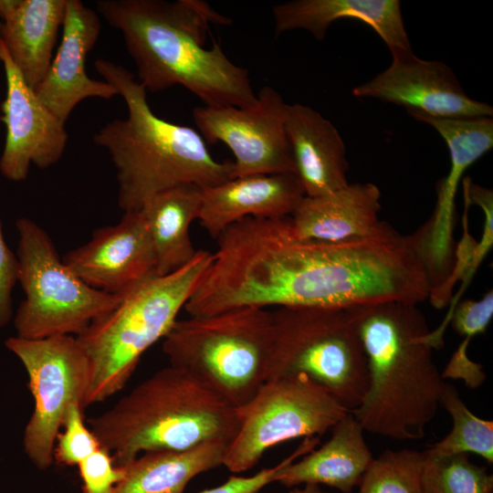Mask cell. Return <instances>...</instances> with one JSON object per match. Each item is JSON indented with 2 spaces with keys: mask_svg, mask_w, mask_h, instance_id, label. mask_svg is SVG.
Wrapping results in <instances>:
<instances>
[{
  "mask_svg": "<svg viewBox=\"0 0 493 493\" xmlns=\"http://www.w3.org/2000/svg\"><path fill=\"white\" fill-rule=\"evenodd\" d=\"M97 13L121 32L138 81L152 92L181 85L205 106L250 107L257 101L246 68L220 45L205 47L211 24L232 20L201 0H100Z\"/></svg>",
  "mask_w": 493,
  "mask_h": 493,
  "instance_id": "cell-1",
  "label": "cell"
},
{
  "mask_svg": "<svg viewBox=\"0 0 493 493\" xmlns=\"http://www.w3.org/2000/svg\"><path fill=\"white\" fill-rule=\"evenodd\" d=\"M304 196L295 173L235 177L202 190L198 220L213 238H217L246 217L290 216Z\"/></svg>",
  "mask_w": 493,
  "mask_h": 493,
  "instance_id": "cell-19",
  "label": "cell"
},
{
  "mask_svg": "<svg viewBox=\"0 0 493 493\" xmlns=\"http://www.w3.org/2000/svg\"><path fill=\"white\" fill-rule=\"evenodd\" d=\"M0 61L6 80V96L2 104L6 127L0 157V173L14 182L27 177L35 164L47 169L62 156L68 142L65 123L39 100L13 63L0 38Z\"/></svg>",
  "mask_w": 493,
  "mask_h": 493,
  "instance_id": "cell-14",
  "label": "cell"
},
{
  "mask_svg": "<svg viewBox=\"0 0 493 493\" xmlns=\"http://www.w3.org/2000/svg\"><path fill=\"white\" fill-rule=\"evenodd\" d=\"M425 493H493V475L468 454L435 455L424 451Z\"/></svg>",
  "mask_w": 493,
  "mask_h": 493,
  "instance_id": "cell-26",
  "label": "cell"
},
{
  "mask_svg": "<svg viewBox=\"0 0 493 493\" xmlns=\"http://www.w3.org/2000/svg\"><path fill=\"white\" fill-rule=\"evenodd\" d=\"M280 94L264 86L250 107L203 106L193 116L205 142H221L235 156L234 178L252 174L295 173Z\"/></svg>",
  "mask_w": 493,
  "mask_h": 493,
  "instance_id": "cell-12",
  "label": "cell"
},
{
  "mask_svg": "<svg viewBox=\"0 0 493 493\" xmlns=\"http://www.w3.org/2000/svg\"><path fill=\"white\" fill-rule=\"evenodd\" d=\"M5 346L23 363L34 399L24 433L25 453L36 467L47 469L54 460L56 441L68 406L79 402L84 407L89 362L73 335L41 339L16 336L7 339Z\"/></svg>",
  "mask_w": 493,
  "mask_h": 493,
  "instance_id": "cell-10",
  "label": "cell"
},
{
  "mask_svg": "<svg viewBox=\"0 0 493 493\" xmlns=\"http://www.w3.org/2000/svg\"><path fill=\"white\" fill-rule=\"evenodd\" d=\"M62 27V40L56 56L35 91L43 104L65 123L81 100H110L118 92L105 80L93 79L86 73L87 55L101 29L97 11L79 0H67Z\"/></svg>",
  "mask_w": 493,
  "mask_h": 493,
  "instance_id": "cell-16",
  "label": "cell"
},
{
  "mask_svg": "<svg viewBox=\"0 0 493 493\" xmlns=\"http://www.w3.org/2000/svg\"><path fill=\"white\" fill-rule=\"evenodd\" d=\"M212 259L213 253L198 250L180 269L152 277L121 296L113 309L76 336L89 362L85 408L124 388L142 354L177 320Z\"/></svg>",
  "mask_w": 493,
  "mask_h": 493,
  "instance_id": "cell-5",
  "label": "cell"
},
{
  "mask_svg": "<svg viewBox=\"0 0 493 493\" xmlns=\"http://www.w3.org/2000/svg\"><path fill=\"white\" fill-rule=\"evenodd\" d=\"M440 404L452 419L451 431L426 451L435 455L476 454L493 463V422L474 414L456 387L446 383Z\"/></svg>",
  "mask_w": 493,
  "mask_h": 493,
  "instance_id": "cell-25",
  "label": "cell"
},
{
  "mask_svg": "<svg viewBox=\"0 0 493 493\" xmlns=\"http://www.w3.org/2000/svg\"><path fill=\"white\" fill-rule=\"evenodd\" d=\"M16 226L17 281L25 293L14 320L17 337L79 336L120 302L121 297L93 288L75 275L33 220L21 217Z\"/></svg>",
  "mask_w": 493,
  "mask_h": 493,
  "instance_id": "cell-8",
  "label": "cell"
},
{
  "mask_svg": "<svg viewBox=\"0 0 493 493\" xmlns=\"http://www.w3.org/2000/svg\"><path fill=\"white\" fill-rule=\"evenodd\" d=\"M89 422L117 466L147 451L186 449L214 439L231 442L239 427L236 407L172 365L155 372Z\"/></svg>",
  "mask_w": 493,
  "mask_h": 493,
  "instance_id": "cell-4",
  "label": "cell"
},
{
  "mask_svg": "<svg viewBox=\"0 0 493 493\" xmlns=\"http://www.w3.org/2000/svg\"><path fill=\"white\" fill-rule=\"evenodd\" d=\"M392 53V63L369 81L352 89L360 99H376L440 118L492 117L493 108L469 97L450 67L425 60L412 49Z\"/></svg>",
  "mask_w": 493,
  "mask_h": 493,
  "instance_id": "cell-13",
  "label": "cell"
},
{
  "mask_svg": "<svg viewBox=\"0 0 493 493\" xmlns=\"http://www.w3.org/2000/svg\"><path fill=\"white\" fill-rule=\"evenodd\" d=\"M285 128L297 175L306 196H319L349 182L346 148L336 127L319 111L287 104Z\"/></svg>",
  "mask_w": 493,
  "mask_h": 493,
  "instance_id": "cell-20",
  "label": "cell"
},
{
  "mask_svg": "<svg viewBox=\"0 0 493 493\" xmlns=\"http://www.w3.org/2000/svg\"><path fill=\"white\" fill-rule=\"evenodd\" d=\"M366 356L369 383L351 413L364 431L422 439L446 382L434 361L425 316L416 304L384 301L348 308Z\"/></svg>",
  "mask_w": 493,
  "mask_h": 493,
  "instance_id": "cell-2",
  "label": "cell"
},
{
  "mask_svg": "<svg viewBox=\"0 0 493 493\" xmlns=\"http://www.w3.org/2000/svg\"><path fill=\"white\" fill-rule=\"evenodd\" d=\"M271 337V311L244 307L177 320L163 339V351L170 365L237 408L267 380Z\"/></svg>",
  "mask_w": 493,
  "mask_h": 493,
  "instance_id": "cell-6",
  "label": "cell"
},
{
  "mask_svg": "<svg viewBox=\"0 0 493 493\" xmlns=\"http://www.w3.org/2000/svg\"><path fill=\"white\" fill-rule=\"evenodd\" d=\"M94 66L128 110L125 119L107 122L93 135L115 167L123 212L139 211L152 196L175 186L205 189L234 178L233 162L215 160L197 131L154 114L147 90L131 71L105 58L96 59Z\"/></svg>",
  "mask_w": 493,
  "mask_h": 493,
  "instance_id": "cell-3",
  "label": "cell"
},
{
  "mask_svg": "<svg viewBox=\"0 0 493 493\" xmlns=\"http://www.w3.org/2000/svg\"><path fill=\"white\" fill-rule=\"evenodd\" d=\"M84 407L79 402L72 403L63 420L54 449V459L66 466H78L82 460L98 450L101 445L85 422Z\"/></svg>",
  "mask_w": 493,
  "mask_h": 493,
  "instance_id": "cell-28",
  "label": "cell"
},
{
  "mask_svg": "<svg viewBox=\"0 0 493 493\" xmlns=\"http://www.w3.org/2000/svg\"><path fill=\"white\" fill-rule=\"evenodd\" d=\"M84 493H113L126 474L123 466H117L111 454L100 446L79 465Z\"/></svg>",
  "mask_w": 493,
  "mask_h": 493,
  "instance_id": "cell-30",
  "label": "cell"
},
{
  "mask_svg": "<svg viewBox=\"0 0 493 493\" xmlns=\"http://www.w3.org/2000/svg\"><path fill=\"white\" fill-rule=\"evenodd\" d=\"M62 260L91 288L120 297L158 276L153 246L140 211L124 212L116 225L95 230L89 242Z\"/></svg>",
  "mask_w": 493,
  "mask_h": 493,
  "instance_id": "cell-15",
  "label": "cell"
},
{
  "mask_svg": "<svg viewBox=\"0 0 493 493\" xmlns=\"http://www.w3.org/2000/svg\"><path fill=\"white\" fill-rule=\"evenodd\" d=\"M321 446L319 437L304 438L299 447L285 457L275 482L287 488L299 485H326L342 493L358 487L373 456L365 441L364 430L350 412L331 429Z\"/></svg>",
  "mask_w": 493,
  "mask_h": 493,
  "instance_id": "cell-18",
  "label": "cell"
},
{
  "mask_svg": "<svg viewBox=\"0 0 493 493\" xmlns=\"http://www.w3.org/2000/svg\"><path fill=\"white\" fill-rule=\"evenodd\" d=\"M16 281V256L5 241L0 222V327L5 326L12 317V291Z\"/></svg>",
  "mask_w": 493,
  "mask_h": 493,
  "instance_id": "cell-31",
  "label": "cell"
},
{
  "mask_svg": "<svg viewBox=\"0 0 493 493\" xmlns=\"http://www.w3.org/2000/svg\"><path fill=\"white\" fill-rule=\"evenodd\" d=\"M2 27H3V23H2V19L0 18V38H1V34H2Z\"/></svg>",
  "mask_w": 493,
  "mask_h": 493,
  "instance_id": "cell-34",
  "label": "cell"
},
{
  "mask_svg": "<svg viewBox=\"0 0 493 493\" xmlns=\"http://www.w3.org/2000/svg\"><path fill=\"white\" fill-rule=\"evenodd\" d=\"M236 409L239 427L223 459L234 474L251 469L280 443L320 437L350 413L330 391L303 374L267 379Z\"/></svg>",
  "mask_w": 493,
  "mask_h": 493,
  "instance_id": "cell-9",
  "label": "cell"
},
{
  "mask_svg": "<svg viewBox=\"0 0 493 493\" xmlns=\"http://www.w3.org/2000/svg\"><path fill=\"white\" fill-rule=\"evenodd\" d=\"M202 190L193 184L175 186L158 193L139 210L152 240L158 276L180 269L196 256L190 227L198 219Z\"/></svg>",
  "mask_w": 493,
  "mask_h": 493,
  "instance_id": "cell-23",
  "label": "cell"
},
{
  "mask_svg": "<svg viewBox=\"0 0 493 493\" xmlns=\"http://www.w3.org/2000/svg\"><path fill=\"white\" fill-rule=\"evenodd\" d=\"M381 192L372 183H349L319 196H304L289 216L302 240L340 243L391 236L397 231L379 217Z\"/></svg>",
  "mask_w": 493,
  "mask_h": 493,
  "instance_id": "cell-17",
  "label": "cell"
},
{
  "mask_svg": "<svg viewBox=\"0 0 493 493\" xmlns=\"http://www.w3.org/2000/svg\"><path fill=\"white\" fill-rule=\"evenodd\" d=\"M285 459L278 464L265 467L253 476H230L223 484L199 493H258L267 485L274 483L276 475Z\"/></svg>",
  "mask_w": 493,
  "mask_h": 493,
  "instance_id": "cell-32",
  "label": "cell"
},
{
  "mask_svg": "<svg viewBox=\"0 0 493 493\" xmlns=\"http://www.w3.org/2000/svg\"><path fill=\"white\" fill-rule=\"evenodd\" d=\"M289 493H328L326 491H323L320 486L318 485H312V484H307L304 485L302 488H294L289 491Z\"/></svg>",
  "mask_w": 493,
  "mask_h": 493,
  "instance_id": "cell-33",
  "label": "cell"
},
{
  "mask_svg": "<svg viewBox=\"0 0 493 493\" xmlns=\"http://www.w3.org/2000/svg\"><path fill=\"white\" fill-rule=\"evenodd\" d=\"M408 113L416 121L432 126L445 140L450 153V170L438 184L435 209L429 220L414 233L429 288L435 292L446 287L454 269L456 191L464 172L493 147V119Z\"/></svg>",
  "mask_w": 493,
  "mask_h": 493,
  "instance_id": "cell-11",
  "label": "cell"
},
{
  "mask_svg": "<svg viewBox=\"0 0 493 493\" xmlns=\"http://www.w3.org/2000/svg\"><path fill=\"white\" fill-rule=\"evenodd\" d=\"M424 460V451L386 449L363 473L358 493H425Z\"/></svg>",
  "mask_w": 493,
  "mask_h": 493,
  "instance_id": "cell-27",
  "label": "cell"
},
{
  "mask_svg": "<svg viewBox=\"0 0 493 493\" xmlns=\"http://www.w3.org/2000/svg\"><path fill=\"white\" fill-rule=\"evenodd\" d=\"M272 14L276 36L304 29L322 40L334 21L348 17L371 26L391 52L411 49L398 0H293L274 5Z\"/></svg>",
  "mask_w": 493,
  "mask_h": 493,
  "instance_id": "cell-21",
  "label": "cell"
},
{
  "mask_svg": "<svg viewBox=\"0 0 493 493\" xmlns=\"http://www.w3.org/2000/svg\"><path fill=\"white\" fill-rule=\"evenodd\" d=\"M67 0H0L1 39L26 83L36 89L52 62Z\"/></svg>",
  "mask_w": 493,
  "mask_h": 493,
  "instance_id": "cell-22",
  "label": "cell"
},
{
  "mask_svg": "<svg viewBox=\"0 0 493 493\" xmlns=\"http://www.w3.org/2000/svg\"><path fill=\"white\" fill-rule=\"evenodd\" d=\"M267 379L303 374L350 412L367 391L369 373L348 309L280 307L271 311Z\"/></svg>",
  "mask_w": 493,
  "mask_h": 493,
  "instance_id": "cell-7",
  "label": "cell"
},
{
  "mask_svg": "<svg viewBox=\"0 0 493 493\" xmlns=\"http://www.w3.org/2000/svg\"><path fill=\"white\" fill-rule=\"evenodd\" d=\"M493 317V290H488L479 299L458 301L450 313L446 314L437 329L430 331L428 341L434 350L444 344V333L451 323L453 330L463 338L472 339L484 333Z\"/></svg>",
  "mask_w": 493,
  "mask_h": 493,
  "instance_id": "cell-29",
  "label": "cell"
},
{
  "mask_svg": "<svg viewBox=\"0 0 493 493\" xmlns=\"http://www.w3.org/2000/svg\"><path fill=\"white\" fill-rule=\"evenodd\" d=\"M229 441L214 439L186 449L144 452L123 466L113 493H184L193 478L223 465Z\"/></svg>",
  "mask_w": 493,
  "mask_h": 493,
  "instance_id": "cell-24",
  "label": "cell"
}]
</instances>
